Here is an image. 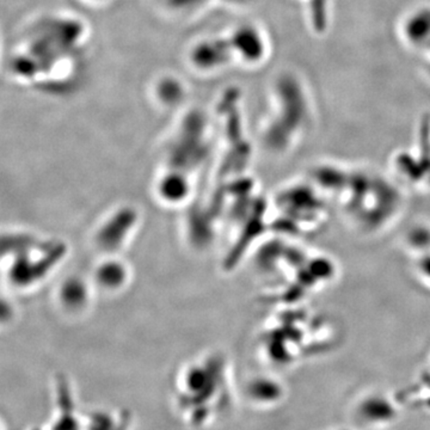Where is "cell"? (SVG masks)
<instances>
[{
  "mask_svg": "<svg viewBox=\"0 0 430 430\" xmlns=\"http://www.w3.org/2000/svg\"><path fill=\"white\" fill-rule=\"evenodd\" d=\"M88 30L79 18L43 16L24 31L12 58V74L37 90L76 84L85 60ZM71 88V86H69Z\"/></svg>",
  "mask_w": 430,
  "mask_h": 430,
  "instance_id": "6da1fadb",
  "label": "cell"
},
{
  "mask_svg": "<svg viewBox=\"0 0 430 430\" xmlns=\"http://www.w3.org/2000/svg\"><path fill=\"white\" fill-rule=\"evenodd\" d=\"M277 95L280 100V112L267 129L265 141L277 150L287 146L293 133L303 124L308 114V104L299 81L289 74L282 76L277 81Z\"/></svg>",
  "mask_w": 430,
  "mask_h": 430,
  "instance_id": "7a4b0ae2",
  "label": "cell"
},
{
  "mask_svg": "<svg viewBox=\"0 0 430 430\" xmlns=\"http://www.w3.org/2000/svg\"><path fill=\"white\" fill-rule=\"evenodd\" d=\"M189 62L200 74H215L225 69L233 59L228 37H207L190 48Z\"/></svg>",
  "mask_w": 430,
  "mask_h": 430,
  "instance_id": "3957f363",
  "label": "cell"
},
{
  "mask_svg": "<svg viewBox=\"0 0 430 430\" xmlns=\"http://www.w3.org/2000/svg\"><path fill=\"white\" fill-rule=\"evenodd\" d=\"M233 55L246 64H257L265 58L267 45L261 31L250 24L236 28L228 36Z\"/></svg>",
  "mask_w": 430,
  "mask_h": 430,
  "instance_id": "277c9868",
  "label": "cell"
},
{
  "mask_svg": "<svg viewBox=\"0 0 430 430\" xmlns=\"http://www.w3.org/2000/svg\"><path fill=\"white\" fill-rule=\"evenodd\" d=\"M407 39L414 45L430 42V8H419L407 18L404 25Z\"/></svg>",
  "mask_w": 430,
  "mask_h": 430,
  "instance_id": "5b68a950",
  "label": "cell"
},
{
  "mask_svg": "<svg viewBox=\"0 0 430 430\" xmlns=\"http://www.w3.org/2000/svg\"><path fill=\"white\" fill-rule=\"evenodd\" d=\"M359 414L367 422H388L396 415L395 407L385 398L371 397L362 402L359 407Z\"/></svg>",
  "mask_w": 430,
  "mask_h": 430,
  "instance_id": "8992f818",
  "label": "cell"
},
{
  "mask_svg": "<svg viewBox=\"0 0 430 430\" xmlns=\"http://www.w3.org/2000/svg\"><path fill=\"white\" fill-rule=\"evenodd\" d=\"M248 395L251 400L260 402V403H272L280 398L282 390L277 381L260 378V379L250 383Z\"/></svg>",
  "mask_w": 430,
  "mask_h": 430,
  "instance_id": "52a82bcc",
  "label": "cell"
},
{
  "mask_svg": "<svg viewBox=\"0 0 430 430\" xmlns=\"http://www.w3.org/2000/svg\"><path fill=\"white\" fill-rule=\"evenodd\" d=\"M62 400L64 403L60 407V416L55 419L50 430H84L83 423L74 415L72 402L69 400V393H64Z\"/></svg>",
  "mask_w": 430,
  "mask_h": 430,
  "instance_id": "ba28073f",
  "label": "cell"
},
{
  "mask_svg": "<svg viewBox=\"0 0 430 430\" xmlns=\"http://www.w3.org/2000/svg\"><path fill=\"white\" fill-rule=\"evenodd\" d=\"M180 86H183V84L177 78H161V81L156 84V96H157L159 103L171 107V105H175L178 102H181V97L177 96L175 93H171V90H175Z\"/></svg>",
  "mask_w": 430,
  "mask_h": 430,
  "instance_id": "9c48e42d",
  "label": "cell"
},
{
  "mask_svg": "<svg viewBox=\"0 0 430 430\" xmlns=\"http://www.w3.org/2000/svg\"><path fill=\"white\" fill-rule=\"evenodd\" d=\"M211 0H164L169 11L176 12L177 15H190L192 12L200 11Z\"/></svg>",
  "mask_w": 430,
  "mask_h": 430,
  "instance_id": "30bf717a",
  "label": "cell"
},
{
  "mask_svg": "<svg viewBox=\"0 0 430 430\" xmlns=\"http://www.w3.org/2000/svg\"><path fill=\"white\" fill-rule=\"evenodd\" d=\"M85 430H117L115 419L110 414L96 411L84 424Z\"/></svg>",
  "mask_w": 430,
  "mask_h": 430,
  "instance_id": "8fae6325",
  "label": "cell"
},
{
  "mask_svg": "<svg viewBox=\"0 0 430 430\" xmlns=\"http://www.w3.org/2000/svg\"><path fill=\"white\" fill-rule=\"evenodd\" d=\"M85 3L93 5H103L107 3L108 0H84Z\"/></svg>",
  "mask_w": 430,
  "mask_h": 430,
  "instance_id": "7c38bea8",
  "label": "cell"
}]
</instances>
